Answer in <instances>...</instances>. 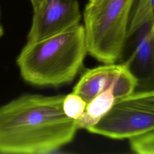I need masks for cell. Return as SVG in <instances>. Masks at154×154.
Wrapping results in <instances>:
<instances>
[{"mask_svg": "<svg viewBox=\"0 0 154 154\" xmlns=\"http://www.w3.org/2000/svg\"><path fill=\"white\" fill-rule=\"evenodd\" d=\"M87 53L83 25L28 42L17 58L22 78L38 86H58L73 80Z\"/></svg>", "mask_w": 154, "mask_h": 154, "instance_id": "2", "label": "cell"}, {"mask_svg": "<svg viewBox=\"0 0 154 154\" xmlns=\"http://www.w3.org/2000/svg\"><path fill=\"white\" fill-rule=\"evenodd\" d=\"M31 2V4L32 5V8H35L37 7H38L43 0H29Z\"/></svg>", "mask_w": 154, "mask_h": 154, "instance_id": "11", "label": "cell"}, {"mask_svg": "<svg viewBox=\"0 0 154 154\" xmlns=\"http://www.w3.org/2000/svg\"><path fill=\"white\" fill-rule=\"evenodd\" d=\"M90 132L112 139H132L154 131V90L134 91L116 100Z\"/></svg>", "mask_w": 154, "mask_h": 154, "instance_id": "4", "label": "cell"}, {"mask_svg": "<svg viewBox=\"0 0 154 154\" xmlns=\"http://www.w3.org/2000/svg\"><path fill=\"white\" fill-rule=\"evenodd\" d=\"M137 80L123 63H106L86 70L73 88V92L87 103L109 89L117 100L135 91Z\"/></svg>", "mask_w": 154, "mask_h": 154, "instance_id": "6", "label": "cell"}, {"mask_svg": "<svg viewBox=\"0 0 154 154\" xmlns=\"http://www.w3.org/2000/svg\"><path fill=\"white\" fill-rule=\"evenodd\" d=\"M82 14L77 0H43L33 9L28 42L38 41L80 23Z\"/></svg>", "mask_w": 154, "mask_h": 154, "instance_id": "7", "label": "cell"}, {"mask_svg": "<svg viewBox=\"0 0 154 154\" xmlns=\"http://www.w3.org/2000/svg\"><path fill=\"white\" fill-rule=\"evenodd\" d=\"M86 106V102L74 92L65 96L63 104V110L66 115L76 120L82 116Z\"/></svg>", "mask_w": 154, "mask_h": 154, "instance_id": "10", "label": "cell"}, {"mask_svg": "<svg viewBox=\"0 0 154 154\" xmlns=\"http://www.w3.org/2000/svg\"><path fill=\"white\" fill-rule=\"evenodd\" d=\"M153 22L154 0H138L135 8L131 12L128 36L143 25Z\"/></svg>", "mask_w": 154, "mask_h": 154, "instance_id": "9", "label": "cell"}, {"mask_svg": "<svg viewBox=\"0 0 154 154\" xmlns=\"http://www.w3.org/2000/svg\"><path fill=\"white\" fill-rule=\"evenodd\" d=\"M118 62L136 79L135 91L154 90V22L127 37Z\"/></svg>", "mask_w": 154, "mask_h": 154, "instance_id": "5", "label": "cell"}, {"mask_svg": "<svg viewBox=\"0 0 154 154\" xmlns=\"http://www.w3.org/2000/svg\"><path fill=\"white\" fill-rule=\"evenodd\" d=\"M4 34V30H3V28L0 23V37H1Z\"/></svg>", "mask_w": 154, "mask_h": 154, "instance_id": "12", "label": "cell"}, {"mask_svg": "<svg viewBox=\"0 0 154 154\" xmlns=\"http://www.w3.org/2000/svg\"><path fill=\"white\" fill-rule=\"evenodd\" d=\"M135 0H88L84 13L87 53L103 64L117 63Z\"/></svg>", "mask_w": 154, "mask_h": 154, "instance_id": "3", "label": "cell"}, {"mask_svg": "<svg viewBox=\"0 0 154 154\" xmlns=\"http://www.w3.org/2000/svg\"><path fill=\"white\" fill-rule=\"evenodd\" d=\"M117 98L112 89L102 92L86 106L82 116L76 120L78 129H85L96 125L112 108Z\"/></svg>", "mask_w": 154, "mask_h": 154, "instance_id": "8", "label": "cell"}, {"mask_svg": "<svg viewBox=\"0 0 154 154\" xmlns=\"http://www.w3.org/2000/svg\"><path fill=\"white\" fill-rule=\"evenodd\" d=\"M65 96L26 94L0 107V153L44 154L71 142L78 129L63 104Z\"/></svg>", "mask_w": 154, "mask_h": 154, "instance_id": "1", "label": "cell"}]
</instances>
